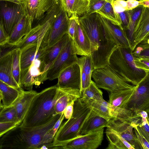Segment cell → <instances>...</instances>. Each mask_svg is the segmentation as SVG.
Instances as JSON below:
<instances>
[{"label": "cell", "instance_id": "40", "mask_svg": "<svg viewBox=\"0 0 149 149\" xmlns=\"http://www.w3.org/2000/svg\"><path fill=\"white\" fill-rule=\"evenodd\" d=\"M17 121L16 113L13 106L5 107L0 113V123L18 124Z\"/></svg>", "mask_w": 149, "mask_h": 149}, {"label": "cell", "instance_id": "31", "mask_svg": "<svg viewBox=\"0 0 149 149\" xmlns=\"http://www.w3.org/2000/svg\"><path fill=\"white\" fill-rule=\"evenodd\" d=\"M114 0L106 1L102 8L96 13L102 16L112 24L122 28L118 13H116L113 9L112 3Z\"/></svg>", "mask_w": 149, "mask_h": 149}, {"label": "cell", "instance_id": "39", "mask_svg": "<svg viewBox=\"0 0 149 149\" xmlns=\"http://www.w3.org/2000/svg\"><path fill=\"white\" fill-rule=\"evenodd\" d=\"M135 137L140 149H149V135L141 130L138 124L132 123Z\"/></svg>", "mask_w": 149, "mask_h": 149}, {"label": "cell", "instance_id": "29", "mask_svg": "<svg viewBox=\"0 0 149 149\" xmlns=\"http://www.w3.org/2000/svg\"><path fill=\"white\" fill-rule=\"evenodd\" d=\"M23 90L22 88H14L0 80V91L2 104L5 107L10 106Z\"/></svg>", "mask_w": 149, "mask_h": 149}, {"label": "cell", "instance_id": "2", "mask_svg": "<svg viewBox=\"0 0 149 149\" xmlns=\"http://www.w3.org/2000/svg\"><path fill=\"white\" fill-rule=\"evenodd\" d=\"M66 91L65 88L58 87L56 85L38 93L20 125L31 127L45 124L51 120L56 115L54 109L56 101Z\"/></svg>", "mask_w": 149, "mask_h": 149}, {"label": "cell", "instance_id": "32", "mask_svg": "<svg viewBox=\"0 0 149 149\" xmlns=\"http://www.w3.org/2000/svg\"><path fill=\"white\" fill-rule=\"evenodd\" d=\"M81 93L82 97L80 99L83 102L96 101L99 98H103L102 91L92 80L89 85Z\"/></svg>", "mask_w": 149, "mask_h": 149}, {"label": "cell", "instance_id": "20", "mask_svg": "<svg viewBox=\"0 0 149 149\" xmlns=\"http://www.w3.org/2000/svg\"><path fill=\"white\" fill-rule=\"evenodd\" d=\"M33 21L27 14L16 24L9 36L8 42L17 45L21 40L31 30Z\"/></svg>", "mask_w": 149, "mask_h": 149}, {"label": "cell", "instance_id": "8", "mask_svg": "<svg viewBox=\"0 0 149 149\" xmlns=\"http://www.w3.org/2000/svg\"><path fill=\"white\" fill-rule=\"evenodd\" d=\"M26 14L24 0H0V19L9 36L16 24Z\"/></svg>", "mask_w": 149, "mask_h": 149}, {"label": "cell", "instance_id": "25", "mask_svg": "<svg viewBox=\"0 0 149 149\" xmlns=\"http://www.w3.org/2000/svg\"><path fill=\"white\" fill-rule=\"evenodd\" d=\"M12 51L0 58V80L11 86L19 88H21L15 81L12 74Z\"/></svg>", "mask_w": 149, "mask_h": 149}, {"label": "cell", "instance_id": "4", "mask_svg": "<svg viewBox=\"0 0 149 149\" xmlns=\"http://www.w3.org/2000/svg\"><path fill=\"white\" fill-rule=\"evenodd\" d=\"M91 109L80 98L74 102L71 117L61 124L53 142L48 144V148L58 149L66 142L80 134L81 128Z\"/></svg>", "mask_w": 149, "mask_h": 149}, {"label": "cell", "instance_id": "24", "mask_svg": "<svg viewBox=\"0 0 149 149\" xmlns=\"http://www.w3.org/2000/svg\"><path fill=\"white\" fill-rule=\"evenodd\" d=\"M45 48H38L34 45L28 46L21 50L20 61L21 70L28 68L35 60L40 59L44 54Z\"/></svg>", "mask_w": 149, "mask_h": 149}, {"label": "cell", "instance_id": "10", "mask_svg": "<svg viewBox=\"0 0 149 149\" xmlns=\"http://www.w3.org/2000/svg\"><path fill=\"white\" fill-rule=\"evenodd\" d=\"M125 108L136 114L144 110L149 112V74L137 85Z\"/></svg>", "mask_w": 149, "mask_h": 149}, {"label": "cell", "instance_id": "14", "mask_svg": "<svg viewBox=\"0 0 149 149\" xmlns=\"http://www.w3.org/2000/svg\"><path fill=\"white\" fill-rule=\"evenodd\" d=\"M69 19L67 14L61 7L48 31L47 45L45 48L52 46L67 34Z\"/></svg>", "mask_w": 149, "mask_h": 149}, {"label": "cell", "instance_id": "23", "mask_svg": "<svg viewBox=\"0 0 149 149\" xmlns=\"http://www.w3.org/2000/svg\"><path fill=\"white\" fill-rule=\"evenodd\" d=\"M109 122L91 109L81 127L80 134H87L107 127Z\"/></svg>", "mask_w": 149, "mask_h": 149}, {"label": "cell", "instance_id": "3", "mask_svg": "<svg viewBox=\"0 0 149 149\" xmlns=\"http://www.w3.org/2000/svg\"><path fill=\"white\" fill-rule=\"evenodd\" d=\"M61 113L40 125L26 127L17 125L1 137L0 149H40L44 136L54 126Z\"/></svg>", "mask_w": 149, "mask_h": 149}, {"label": "cell", "instance_id": "28", "mask_svg": "<svg viewBox=\"0 0 149 149\" xmlns=\"http://www.w3.org/2000/svg\"><path fill=\"white\" fill-rule=\"evenodd\" d=\"M136 86V85L132 88L110 92L108 102L114 106L125 108L126 104Z\"/></svg>", "mask_w": 149, "mask_h": 149}, {"label": "cell", "instance_id": "5", "mask_svg": "<svg viewBox=\"0 0 149 149\" xmlns=\"http://www.w3.org/2000/svg\"><path fill=\"white\" fill-rule=\"evenodd\" d=\"M132 52L130 47L118 46L111 55L108 65L127 82L136 86L149 72L136 67Z\"/></svg>", "mask_w": 149, "mask_h": 149}, {"label": "cell", "instance_id": "16", "mask_svg": "<svg viewBox=\"0 0 149 149\" xmlns=\"http://www.w3.org/2000/svg\"><path fill=\"white\" fill-rule=\"evenodd\" d=\"M58 0H24L27 14L33 22L42 19Z\"/></svg>", "mask_w": 149, "mask_h": 149}, {"label": "cell", "instance_id": "11", "mask_svg": "<svg viewBox=\"0 0 149 149\" xmlns=\"http://www.w3.org/2000/svg\"><path fill=\"white\" fill-rule=\"evenodd\" d=\"M46 76L41 59L35 60L28 68L21 70L20 87L28 90H32L34 85L38 86L46 80Z\"/></svg>", "mask_w": 149, "mask_h": 149}, {"label": "cell", "instance_id": "15", "mask_svg": "<svg viewBox=\"0 0 149 149\" xmlns=\"http://www.w3.org/2000/svg\"><path fill=\"white\" fill-rule=\"evenodd\" d=\"M57 86L58 87L70 88L80 90L81 78L79 67L75 63L63 70L59 74Z\"/></svg>", "mask_w": 149, "mask_h": 149}, {"label": "cell", "instance_id": "22", "mask_svg": "<svg viewBox=\"0 0 149 149\" xmlns=\"http://www.w3.org/2000/svg\"><path fill=\"white\" fill-rule=\"evenodd\" d=\"M69 38L67 34L52 46L45 48V53L40 59L45 71L46 72L63 49Z\"/></svg>", "mask_w": 149, "mask_h": 149}, {"label": "cell", "instance_id": "51", "mask_svg": "<svg viewBox=\"0 0 149 149\" xmlns=\"http://www.w3.org/2000/svg\"><path fill=\"white\" fill-rule=\"evenodd\" d=\"M126 2L127 10H132L140 5L139 1L136 0H127Z\"/></svg>", "mask_w": 149, "mask_h": 149}, {"label": "cell", "instance_id": "50", "mask_svg": "<svg viewBox=\"0 0 149 149\" xmlns=\"http://www.w3.org/2000/svg\"><path fill=\"white\" fill-rule=\"evenodd\" d=\"M74 102H73L68 105L63 112L65 119L68 120L72 115L74 110Z\"/></svg>", "mask_w": 149, "mask_h": 149}, {"label": "cell", "instance_id": "17", "mask_svg": "<svg viewBox=\"0 0 149 149\" xmlns=\"http://www.w3.org/2000/svg\"><path fill=\"white\" fill-rule=\"evenodd\" d=\"M148 36L149 8L143 7L133 31L131 48L132 51L138 44Z\"/></svg>", "mask_w": 149, "mask_h": 149}, {"label": "cell", "instance_id": "1", "mask_svg": "<svg viewBox=\"0 0 149 149\" xmlns=\"http://www.w3.org/2000/svg\"><path fill=\"white\" fill-rule=\"evenodd\" d=\"M79 22L90 42L94 70L107 66L111 55L118 46L106 37L97 13L86 14L79 18Z\"/></svg>", "mask_w": 149, "mask_h": 149}, {"label": "cell", "instance_id": "38", "mask_svg": "<svg viewBox=\"0 0 149 149\" xmlns=\"http://www.w3.org/2000/svg\"><path fill=\"white\" fill-rule=\"evenodd\" d=\"M65 118L63 112L54 126L45 135L42 141L40 149L46 145L52 143L54 136Z\"/></svg>", "mask_w": 149, "mask_h": 149}, {"label": "cell", "instance_id": "42", "mask_svg": "<svg viewBox=\"0 0 149 149\" xmlns=\"http://www.w3.org/2000/svg\"><path fill=\"white\" fill-rule=\"evenodd\" d=\"M79 17L75 15L69 17L67 34L72 39L73 38L77 24L79 22Z\"/></svg>", "mask_w": 149, "mask_h": 149}, {"label": "cell", "instance_id": "36", "mask_svg": "<svg viewBox=\"0 0 149 149\" xmlns=\"http://www.w3.org/2000/svg\"><path fill=\"white\" fill-rule=\"evenodd\" d=\"M20 53L21 50L17 48L15 49L12 51V74L15 81L20 87L21 71L20 61Z\"/></svg>", "mask_w": 149, "mask_h": 149}, {"label": "cell", "instance_id": "45", "mask_svg": "<svg viewBox=\"0 0 149 149\" xmlns=\"http://www.w3.org/2000/svg\"><path fill=\"white\" fill-rule=\"evenodd\" d=\"M119 17L123 28L125 30L127 26L130 18V10H126L118 13Z\"/></svg>", "mask_w": 149, "mask_h": 149}, {"label": "cell", "instance_id": "46", "mask_svg": "<svg viewBox=\"0 0 149 149\" xmlns=\"http://www.w3.org/2000/svg\"><path fill=\"white\" fill-rule=\"evenodd\" d=\"M17 48V45L8 43L0 45V58Z\"/></svg>", "mask_w": 149, "mask_h": 149}, {"label": "cell", "instance_id": "27", "mask_svg": "<svg viewBox=\"0 0 149 149\" xmlns=\"http://www.w3.org/2000/svg\"><path fill=\"white\" fill-rule=\"evenodd\" d=\"M82 97L80 90L66 88L65 94L56 102L54 109L56 115L62 113L66 107Z\"/></svg>", "mask_w": 149, "mask_h": 149}, {"label": "cell", "instance_id": "7", "mask_svg": "<svg viewBox=\"0 0 149 149\" xmlns=\"http://www.w3.org/2000/svg\"><path fill=\"white\" fill-rule=\"evenodd\" d=\"M92 77L97 86L109 93L125 89L131 88L135 86L127 82L109 65L94 70Z\"/></svg>", "mask_w": 149, "mask_h": 149}, {"label": "cell", "instance_id": "12", "mask_svg": "<svg viewBox=\"0 0 149 149\" xmlns=\"http://www.w3.org/2000/svg\"><path fill=\"white\" fill-rule=\"evenodd\" d=\"M104 128L87 134L80 135L66 142L58 149H96L102 143Z\"/></svg>", "mask_w": 149, "mask_h": 149}, {"label": "cell", "instance_id": "37", "mask_svg": "<svg viewBox=\"0 0 149 149\" xmlns=\"http://www.w3.org/2000/svg\"><path fill=\"white\" fill-rule=\"evenodd\" d=\"M149 36L138 44L132 51L134 58H149Z\"/></svg>", "mask_w": 149, "mask_h": 149}, {"label": "cell", "instance_id": "52", "mask_svg": "<svg viewBox=\"0 0 149 149\" xmlns=\"http://www.w3.org/2000/svg\"><path fill=\"white\" fill-rule=\"evenodd\" d=\"M148 113L144 110H141L139 111L134 114L140 118H149L148 116Z\"/></svg>", "mask_w": 149, "mask_h": 149}, {"label": "cell", "instance_id": "6", "mask_svg": "<svg viewBox=\"0 0 149 149\" xmlns=\"http://www.w3.org/2000/svg\"><path fill=\"white\" fill-rule=\"evenodd\" d=\"M56 6H53L45 14L41 21L32 28L30 32L24 36L17 44V48L21 50L29 45L37 46L38 48H45L47 45L48 32L59 11Z\"/></svg>", "mask_w": 149, "mask_h": 149}, {"label": "cell", "instance_id": "55", "mask_svg": "<svg viewBox=\"0 0 149 149\" xmlns=\"http://www.w3.org/2000/svg\"><path fill=\"white\" fill-rule=\"evenodd\" d=\"M2 98L1 94L0 91V103L1 102V101L2 100Z\"/></svg>", "mask_w": 149, "mask_h": 149}, {"label": "cell", "instance_id": "13", "mask_svg": "<svg viewBox=\"0 0 149 149\" xmlns=\"http://www.w3.org/2000/svg\"><path fill=\"white\" fill-rule=\"evenodd\" d=\"M106 37L118 46L131 48L132 44L125 31L118 25L114 24L97 13Z\"/></svg>", "mask_w": 149, "mask_h": 149}, {"label": "cell", "instance_id": "30", "mask_svg": "<svg viewBox=\"0 0 149 149\" xmlns=\"http://www.w3.org/2000/svg\"><path fill=\"white\" fill-rule=\"evenodd\" d=\"M105 133L109 141L106 149H134L116 132L107 127Z\"/></svg>", "mask_w": 149, "mask_h": 149}, {"label": "cell", "instance_id": "41", "mask_svg": "<svg viewBox=\"0 0 149 149\" xmlns=\"http://www.w3.org/2000/svg\"><path fill=\"white\" fill-rule=\"evenodd\" d=\"M113 0H89L88 9L86 14H90L100 10L107 1Z\"/></svg>", "mask_w": 149, "mask_h": 149}, {"label": "cell", "instance_id": "49", "mask_svg": "<svg viewBox=\"0 0 149 149\" xmlns=\"http://www.w3.org/2000/svg\"><path fill=\"white\" fill-rule=\"evenodd\" d=\"M149 118H141L140 123L138 124L140 128L148 135H149Z\"/></svg>", "mask_w": 149, "mask_h": 149}, {"label": "cell", "instance_id": "47", "mask_svg": "<svg viewBox=\"0 0 149 149\" xmlns=\"http://www.w3.org/2000/svg\"><path fill=\"white\" fill-rule=\"evenodd\" d=\"M19 125L14 123H0V138L8 131Z\"/></svg>", "mask_w": 149, "mask_h": 149}, {"label": "cell", "instance_id": "26", "mask_svg": "<svg viewBox=\"0 0 149 149\" xmlns=\"http://www.w3.org/2000/svg\"><path fill=\"white\" fill-rule=\"evenodd\" d=\"M89 0H62V8L67 14L69 17L73 15L79 17L86 13Z\"/></svg>", "mask_w": 149, "mask_h": 149}, {"label": "cell", "instance_id": "19", "mask_svg": "<svg viewBox=\"0 0 149 149\" xmlns=\"http://www.w3.org/2000/svg\"><path fill=\"white\" fill-rule=\"evenodd\" d=\"M38 93L32 90H23L16 100L11 105L15 109L17 123L20 125L23 121L35 96Z\"/></svg>", "mask_w": 149, "mask_h": 149}, {"label": "cell", "instance_id": "44", "mask_svg": "<svg viewBox=\"0 0 149 149\" xmlns=\"http://www.w3.org/2000/svg\"><path fill=\"white\" fill-rule=\"evenodd\" d=\"M112 5L114 11L116 14L127 10L126 1L124 0H114Z\"/></svg>", "mask_w": 149, "mask_h": 149}, {"label": "cell", "instance_id": "33", "mask_svg": "<svg viewBox=\"0 0 149 149\" xmlns=\"http://www.w3.org/2000/svg\"><path fill=\"white\" fill-rule=\"evenodd\" d=\"M143 7L142 5H140L135 8L130 10V21L125 31L127 37L132 44L134 29Z\"/></svg>", "mask_w": 149, "mask_h": 149}, {"label": "cell", "instance_id": "43", "mask_svg": "<svg viewBox=\"0 0 149 149\" xmlns=\"http://www.w3.org/2000/svg\"><path fill=\"white\" fill-rule=\"evenodd\" d=\"M134 61L137 68L149 72V58H134Z\"/></svg>", "mask_w": 149, "mask_h": 149}, {"label": "cell", "instance_id": "57", "mask_svg": "<svg viewBox=\"0 0 149 149\" xmlns=\"http://www.w3.org/2000/svg\"></svg>", "mask_w": 149, "mask_h": 149}, {"label": "cell", "instance_id": "34", "mask_svg": "<svg viewBox=\"0 0 149 149\" xmlns=\"http://www.w3.org/2000/svg\"><path fill=\"white\" fill-rule=\"evenodd\" d=\"M84 102H86L90 109L98 116L108 121L112 119L110 109L104 105L95 100Z\"/></svg>", "mask_w": 149, "mask_h": 149}, {"label": "cell", "instance_id": "54", "mask_svg": "<svg viewBox=\"0 0 149 149\" xmlns=\"http://www.w3.org/2000/svg\"><path fill=\"white\" fill-rule=\"evenodd\" d=\"M5 107L2 103H0V113L4 109Z\"/></svg>", "mask_w": 149, "mask_h": 149}, {"label": "cell", "instance_id": "53", "mask_svg": "<svg viewBox=\"0 0 149 149\" xmlns=\"http://www.w3.org/2000/svg\"><path fill=\"white\" fill-rule=\"evenodd\" d=\"M140 5L144 7L149 8V0H140Z\"/></svg>", "mask_w": 149, "mask_h": 149}, {"label": "cell", "instance_id": "48", "mask_svg": "<svg viewBox=\"0 0 149 149\" xmlns=\"http://www.w3.org/2000/svg\"><path fill=\"white\" fill-rule=\"evenodd\" d=\"M9 35L5 31L2 21L0 19V45L8 42Z\"/></svg>", "mask_w": 149, "mask_h": 149}, {"label": "cell", "instance_id": "21", "mask_svg": "<svg viewBox=\"0 0 149 149\" xmlns=\"http://www.w3.org/2000/svg\"><path fill=\"white\" fill-rule=\"evenodd\" d=\"M72 40L77 54L81 56L90 55L91 46L89 39L79 22Z\"/></svg>", "mask_w": 149, "mask_h": 149}, {"label": "cell", "instance_id": "18", "mask_svg": "<svg viewBox=\"0 0 149 149\" xmlns=\"http://www.w3.org/2000/svg\"><path fill=\"white\" fill-rule=\"evenodd\" d=\"M107 127L117 132L134 149L140 148L136 139L132 123L112 119L109 121Z\"/></svg>", "mask_w": 149, "mask_h": 149}, {"label": "cell", "instance_id": "56", "mask_svg": "<svg viewBox=\"0 0 149 149\" xmlns=\"http://www.w3.org/2000/svg\"><path fill=\"white\" fill-rule=\"evenodd\" d=\"M61 1V2L62 1V0H60Z\"/></svg>", "mask_w": 149, "mask_h": 149}, {"label": "cell", "instance_id": "9", "mask_svg": "<svg viewBox=\"0 0 149 149\" xmlns=\"http://www.w3.org/2000/svg\"><path fill=\"white\" fill-rule=\"evenodd\" d=\"M72 39L69 37L65 45L47 72V80L57 79L63 70L77 63L78 58Z\"/></svg>", "mask_w": 149, "mask_h": 149}, {"label": "cell", "instance_id": "35", "mask_svg": "<svg viewBox=\"0 0 149 149\" xmlns=\"http://www.w3.org/2000/svg\"><path fill=\"white\" fill-rule=\"evenodd\" d=\"M79 68L86 74L87 87L91 81L92 73L94 70L93 67L90 56H82L78 58L77 63Z\"/></svg>", "mask_w": 149, "mask_h": 149}]
</instances>
